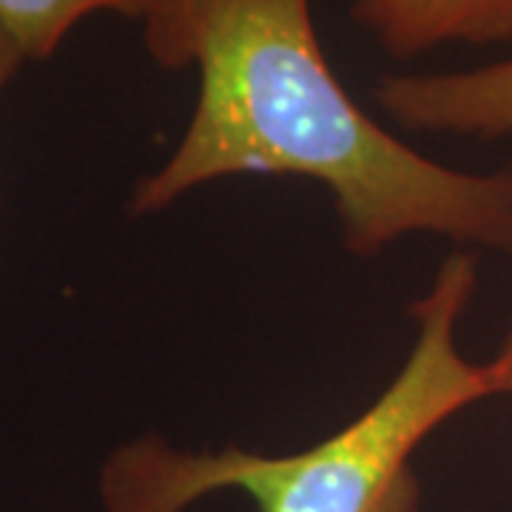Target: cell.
Returning <instances> with one entry per match:
<instances>
[{
  "label": "cell",
  "mask_w": 512,
  "mask_h": 512,
  "mask_svg": "<svg viewBox=\"0 0 512 512\" xmlns=\"http://www.w3.org/2000/svg\"><path fill=\"white\" fill-rule=\"evenodd\" d=\"M191 66V120L134 183L131 217L225 177H305L330 191L353 256L410 234L512 254V168L458 171L379 126L330 69L311 0H200Z\"/></svg>",
  "instance_id": "cell-1"
},
{
  "label": "cell",
  "mask_w": 512,
  "mask_h": 512,
  "mask_svg": "<svg viewBox=\"0 0 512 512\" xmlns=\"http://www.w3.org/2000/svg\"><path fill=\"white\" fill-rule=\"evenodd\" d=\"M476 285L473 254L441 262L410 308L416 339L396 379L342 430L285 456L131 439L100 467L103 512H185L217 493L245 495L259 512H419L413 456L421 444L464 407L498 396L487 362L458 348Z\"/></svg>",
  "instance_id": "cell-2"
},
{
  "label": "cell",
  "mask_w": 512,
  "mask_h": 512,
  "mask_svg": "<svg viewBox=\"0 0 512 512\" xmlns=\"http://www.w3.org/2000/svg\"><path fill=\"white\" fill-rule=\"evenodd\" d=\"M373 100L410 131L473 140L512 137V57L456 72L382 74Z\"/></svg>",
  "instance_id": "cell-3"
},
{
  "label": "cell",
  "mask_w": 512,
  "mask_h": 512,
  "mask_svg": "<svg viewBox=\"0 0 512 512\" xmlns=\"http://www.w3.org/2000/svg\"><path fill=\"white\" fill-rule=\"evenodd\" d=\"M97 12L134 20L157 66H191L200 0H0V26L26 60H49L74 26Z\"/></svg>",
  "instance_id": "cell-4"
},
{
  "label": "cell",
  "mask_w": 512,
  "mask_h": 512,
  "mask_svg": "<svg viewBox=\"0 0 512 512\" xmlns=\"http://www.w3.org/2000/svg\"><path fill=\"white\" fill-rule=\"evenodd\" d=\"M350 18L393 60L512 40V0H353Z\"/></svg>",
  "instance_id": "cell-5"
},
{
  "label": "cell",
  "mask_w": 512,
  "mask_h": 512,
  "mask_svg": "<svg viewBox=\"0 0 512 512\" xmlns=\"http://www.w3.org/2000/svg\"><path fill=\"white\" fill-rule=\"evenodd\" d=\"M487 367H490L495 384H498V396H507L512 387V325L504 333V339H501L493 359L487 362Z\"/></svg>",
  "instance_id": "cell-6"
},
{
  "label": "cell",
  "mask_w": 512,
  "mask_h": 512,
  "mask_svg": "<svg viewBox=\"0 0 512 512\" xmlns=\"http://www.w3.org/2000/svg\"><path fill=\"white\" fill-rule=\"evenodd\" d=\"M23 63H26V57L18 49V43L0 26V100H3V94H6L9 83L15 80V74L20 72Z\"/></svg>",
  "instance_id": "cell-7"
},
{
  "label": "cell",
  "mask_w": 512,
  "mask_h": 512,
  "mask_svg": "<svg viewBox=\"0 0 512 512\" xmlns=\"http://www.w3.org/2000/svg\"><path fill=\"white\" fill-rule=\"evenodd\" d=\"M507 396H512V387H510V393H507Z\"/></svg>",
  "instance_id": "cell-8"
}]
</instances>
